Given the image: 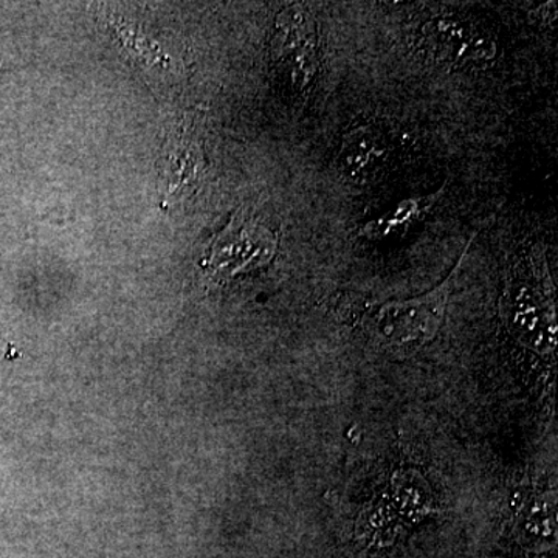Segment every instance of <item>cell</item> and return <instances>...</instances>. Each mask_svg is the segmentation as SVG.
<instances>
[{"instance_id":"obj_6","label":"cell","mask_w":558,"mask_h":558,"mask_svg":"<svg viewBox=\"0 0 558 558\" xmlns=\"http://www.w3.org/2000/svg\"><path fill=\"white\" fill-rule=\"evenodd\" d=\"M388 153L387 138L377 128L359 124L341 140L337 163L344 178L352 182H366L384 167Z\"/></svg>"},{"instance_id":"obj_4","label":"cell","mask_w":558,"mask_h":558,"mask_svg":"<svg viewBox=\"0 0 558 558\" xmlns=\"http://www.w3.org/2000/svg\"><path fill=\"white\" fill-rule=\"evenodd\" d=\"M277 240L266 227L234 218L209 248L205 267L218 278H234L269 264Z\"/></svg>"},{"instance_id":"obj_7","label":"cell","mask_w":558,"mask_h":558,"mask_svg":"<svg viewBox=\"0 0 558 558\" xmlns=\"http://www.w3.org/2000/svg\"><path fill=\"white\" fill-rule=\"evenodd\" d=\"M515 537L529 553L545 554L557 545V495L543 492L521 506L515 517Z\"/></svg>"},{"instance_id":"obj_3","label":"cell","mask_w":558,"mask_h":558,"mask_svg":"<svg viewBox=\"0 0 558 558\" xmlns=\"http://www.w3.org/2000/svg\"><path fill=\"white\" fill-rule=\"evenodd\" d=\"M275 53L293 89L307 92L315 86L322 68L317 22L311 11L295 5L278 17Z\"/></svg>"},{"instance_id":"obj_8","label":"cell","mask_w":558,"mask_h":558,"mask_svg":"<svg viewBox=\"0 0 558 558\" xmlns=\"http://www.w3.org/2000/svg\"><path fill=\"white\" fill-rule=\"evenodd\" d=\"M444 190H446V186L428 194V196L411 197V199L400 202L395 208L381 215L380 218L365 223L363 229L360 230V236L368 241H387L403 236L414 226L427 218L442 197Z\"/></svg>"},{"instance_id":"obj_2","label":"cell","mask_w":558,"mask_h":558,"mask_svg":"<svg viewBox=\"0 0 558 558\" xmlns=\"http://www.w3.org/2000/svg\"><path fill=\"white\" fill-rule=\"evenodd\" d=\"M429 61L447 69H483L498 57V43L487 28L459 16H438L418 33Z\"/></svg>"},{"instance_id":"obj_1","label":"cell","mask_w":558,"mask_h":558,"mask_svg":"<svg viewBox=\"0 0 558 558\" xmlns=\"http://www.w3.org/2000/svg\"><path fill=\"white\" fill-rule=\"evenodd\" d=\"M476 236L478 233L470 238L453 269L438 286L414 299L381 304L373 317L374 330L381 343L391 348L417 349L438 336L446 319L454 281Z\"/></svg>"},{"instance_id":"obj_5","label":"cell","mask_w":558,"mask_h":558,"mask_svg":"<svg viewBox=\"0 0 558 558\" xmlns=\"http://www.w3.org/2000/svg\"><path fill=\"white\" fill-rule=\"evenodd\" d=\"M508 303L509 322L515 336L538 354L556 351V317L542 293L529 282H521L510 290Z\"/></svg>"}]
</instances>
